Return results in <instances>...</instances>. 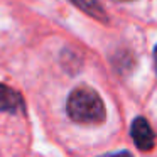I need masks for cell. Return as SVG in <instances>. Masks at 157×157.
I'll use <instances>...</instances> for the list:
<instances>
[{
    "mask_svg": "<svg viewBox=\"0 0 157 157\" xmlns=\"http://www.w3.org/2000/svg\"><path fill=\"white\" fill-rule=\"evenodd\" d=\"M66 112L71 120L83 125H98L106 115L103 100L90 86H79L69 93Z\"/></svg>",
    "mask_w": 157,
    "mask_h": 157,
    "instance_id": "cell-1",
    "label": "cell"
},
{
    "mask_svg": "<svg viewBox=\"0 0 157 157\" xmlns=\"http://www.w3.org/2000/svg\"><path fill=\"white\" fill-rule=\"evenodd\" d=\"M130 133H132L133 144L137 145V149L140 150H152V147L155 145V133H154L150 123L147 122V118L144 117H137L133 120L132 127H130Z\"/></svg>",
    "mask_w": 157,
    "mask_h": 157,
    "instance_id": "cell-2",
    "label": "cell"
},
{
    "mask_svg": "<svg viewBox=\"0 0 157 157\" xmlns=\"http://www.w3.org/2000/svg\"><path fill=\"white\" fill-rule=\"evenodd\" d=\"M22 106H24L22 96L14 88L0 85V112L15 113V112H21Z\"/></svg>",
    "mask_w": 157,
    "mask_h": 157,
    "instance_id": "cell-3",
    "label": "cell"
},
{
    "mask_svg": "<svg viewBox=\"0 0 157 157\" xmlns=\"http://www.w3.org/2000/svg\"><path fill=\"white\" fill-rule=\"evenodd\" d=\"M76 5H78L81 10H85L86 14L93 15L95 19H98V21H105V12H103V9L100 7L98 0H73Z\"/></svg>",
    "mask_w": 157,
    "mask_h": 157,
    "instance_id": "cell-4",
    "label": "cell"
},
{
    "mask_svg": "<svg viewBox=\"0 0 157 157\" xmlns=\"http://www.w3.org/2000/svg\"><path fill=\"white\" fill-rule=\"evenodd\" d=\"M154 64H155V71H157V46L154 49Z\"/></svg>",
    "mask_w": 157,
    "mask_h": 157,
    "instance_id": "cell-6",
    "label": "cell"
},
{
    "mask_svg": "<svg viewBox=\"0 0 157 157\" xmlns=\"http://www.w3.org/2000/svg\"><path fill=\"white\" fill-rule=\"evenodd\" d=\"M103 157H132V154H130V152H127V150H122V152L108 154V155H103Z\"/></svg>",
    "mask_w": 157,
    "mask_h": 157,
    "instance_id": "cell-5",
    "label": "cell"
}]
</instances>
